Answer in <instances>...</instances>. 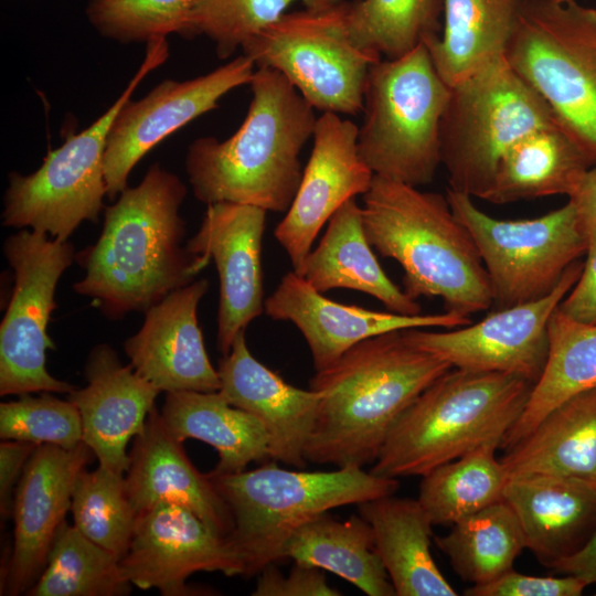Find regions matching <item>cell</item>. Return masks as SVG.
<instances>
[{"label": "cell", "mask_w": 596, "mask_h": 596, "mask_svg": "<svg viewBox=\"0 0 596 596\" xmlns=\"http://www.w3.org/2000/svg\"><path fill=\"white\" fill-rule=\"evenodd\" d=\"M185 195L177 174L152 164L137 187H127L105 207L97 242L75 256L85 275L74 290L118 319L145 312L195 280L202 269L182 246L185 222L180 206Z\"/></svg>", "instance_id": "cell-1"}, {"label": "cell", "mask_w": 596, "mask_h": 596, "mask_svg": "<svg viewBox=\"0 0 596 596\" xmlns=\"http://www.w3.org/2000/svg\"><path fill=\"white\" fill-rule=\"evenodd\" d=\"M453 366L412 344L404 330L365 339L311 377L320 393L307 462L336 468L373 464L403 412Z\"/></svg>", "instance_id": "cell-2"}, {"label": "cell", "mask_w": 596, "mask_h": 596, "mask_svg": "<svg viewBox=\"0 0 596 596\" xmlns=\"http://www.w3.org/2000/svg\"><path fill=\"white\" fill-rule=\"evenodd\" d=\"M247 115L227 139L192 141L185 170L194 196L205 204L235 203L287 212L298 190L300 152L317 117L278 71L256 67Z\"/></svg>", "instance_id": "cell-3"}, {"label": "cell", "mask_w": 596, "mask_h": 596, "mask_svg": "<svg viewBox=\"0 0 596 596\" xmlns=\"http://www.w3.org/2000/svg\"><path fill=\"white\" fill-rule=\"evenodd\" d=\"M361 210L370 245L401 265L411 298L438 297L445 311L464 317L492 307L478 247L446 195L374 175Z\"/></svg>", "instance_id": "cell-4"}, {"label": "cell", "mask_w": 596, "mask_h": 596, "mask_svg": "<svg viewBox=\"0 0 596 596\" xmlns=\"http://www.w3.org/2000/svg\"><path fill=\"white\" fill-rule=\"evenodd\" d=\"M532 387L511 374L451 368L398 417L370 471L389 478L423 477L485 443L501 444Z\"/></svg>", "instance_id": "cell-5"}, {"label": "cell", "mask_w": 596, "mask_h": 596, "mask_svg": "<svg viewBox=\"0 0 596 596\" xmlns=\"http://www.w3.org/2000/svg\"><path fill=\"white\" fill-rule=\"evenodd\" d=\"M207 475L232 514L234 528L227 540L245 577L284 560L290 536L318 515L394 494L400 488L397 478L359 467L306 471L268 462L252 470Z\"/></svg>", "instance_id": "cell-6"}, {"label": "cell", "mask_w": 596, "mask_h": 596, "mask_svg": "<svg viewBox=\"0 0 596 596\" xmlns=\"http://www.w3.org/2000/svg\"><path fill=\"white\" fill-rule=\"evenodd\" d=\"M449 94L425 44L371 66L358 150L374 175L416 188L434 180Z\"/></svg>", "instance_id": "cell-7"}, {"label": "cell", "mask_w": 596, "mask_h": 596, "mask_svg": "<svg viewBox=\"0 0 596 596\" xmlns=\"http://www.w3.org/2000/svg\"><path fill=\"white\" fill-rule=\"evenodd\" d=\"M504 58L596 164V9L521 0Z\"/></svg>", "instance_id": "cell-8"}, {"label": "cell", "mask_w": 596, "mask_h": 596, "mask_svg": "<svg viewBox=\"0 0 596 596\" xmlns=\"http://www.w3.org/2000/svg\"><path fill=\"white\" fill-rule=\"evenodd\" d=\"M555 123L550 106L504 55L451 86L439 130L449 189L483 199L509 147Z\"/></svg>", "instance_id": "cell-9"}, {"label": "cell", "mask_w": 596, "mask_h": 596, "mask_svg": "<svg viewBox=\"0 0 596 596\" xmlns=\"http://www.w3.org/2000/svg\"><path fill=\"white\" fill-rule=\"evenodd\" d=\"M169 56L167 38L147 43L145 58L120 96L91 126L50 150L30 174L9 173L2 224L65 242L84 221L97 222L107 187L104 155L111 125L140 82Z\"/></svg>", "instance_id": "cell-10"}, {"label": "cell", "mask_w": 596, "mask_h": 596, "mask_svg": "<svg viewBox=\"0 0 596 596\" xmlns=\"http://www.w3.org/2000/svg\"><path fill=\"white\" fill-rule=\"evenodd\" d=\"M349 2L285 12L242 46L244 54L256 67L281 73L313 109L356 115L369 71L382 57L352 41Z\"/></svg>", "instance_id": "cell-11"}, {"label": "cell", "mask_w": 596, "mask_h": 596, "mask_svg": "<svg viewBox=\"0 0 596 596\" xmlns=\"http://www.w3.org/2000/svg\"><path fill=\"white\" fill-rule=\"evenodd\" d=\"M446 196L478 247L494 310L544 298L567 267L587 254L588 241L571 201L540 217L504 221L482 212L467 194L448 188Z\"/></svg>", "instance_id": "cell-12"}, {"label": "cell", "mask_w": 596, "mask_h": 596, "mask_svg": "<svg viewBox=\"0 0 596 596\" xmlns=\"http://www.w3.org/2000/svg\"><path fill=\"white\" fill-rule=\"evenodd\" d=\"M3 254L13 288L0 326V395L68 394L75 386L49 373L45 353L55 349L47 324L58 279L75 259L74 247L23 228L4 241Z\"/></svg>", "instance_id": "cell-13"}, {"label": "cell", "mask_w": 596, "mask_h": 596, "mask_svg": "<svg viewBox=\"0 0 596 596\" xmlns=\"http://www.w3.org/2000/svg\"><path fill=\"white\" fill-rule=\"evenodd\" d=\"M584 263L571 264L554 290L542 299L494 310L481 321L457 330H404L415 347L453 368L498 372L538 382L549 355V321L578 280Z\"/></svg>", "instance_id": "cell-14"}, {"label": "cell", "mask_w": 596, "mask_h": 596, "mask_svg": "<svg viewBox=\"0 0 596 596\" xmlns=\"http://www.w3.org/2000/svg\"><path fill=\"white\" fill-rule=\"evenodd\" d=\"M256 65L241 55L214 71L188 81L166 79L118 111L108 134L104 172L107 198L128 185L132 168L161 140L201 115L219 107L232 89L249 84Z\"/></svg>", "instance_id": "cell-15"}, {"label": "cell", "mask_w": 596, "mask_h": 596, "mask_svg": "<svg viewBox=\"0 0 596 596\" xmlns=\"http://www.w3.org/2000/svg\"><path fill=\"white\" fill-rule=\"evenodd\" d=\"M127 579L163 596L200 595L187 585L198 572L242 576L243 567L227 538L191 510L161 503L137 513L127 552L120 558Z\"/></svg>", "instance_id": "cell-16"}, {"label": "cell", "mask_w": 596, "mask_h": 596, "mask_svg": "<svg viewBox=\"0 0 596 596\" xmlns=\"http://www.w3.org/2000/svg\"><path fill=\"white\" fill-rule=\"evenodd\" d=\"M93 456L82 441L71 449L42 444L29 458L14 491L13 543L1 571V595H25L38 581L71 510L75 481Z\"/></svg>", "instance_id": "cell-17"}, {"label": "cell", "mask_w": 596, "mask_h": 596, "mask_svg": "<svg viewBox=\"0 0 596 596\" xmlns=\"http://www.w3.org/2000/svg\"><path fill=\"white\" fill-rule=\"evenodd\" d=\"M359 127L339 114L322 113L296 195L274 235L299 275L318 234L350 199L364 194L374 173L358 150Z\"/></svg>", "instance_id": "cell-18"}, {"label": "cell", "mask_w": 596, "mask_h": 596, "mask_svg": "<svg viewBox=\"0 0 596 596\" xmlns=\"http://www.w3.org/2000/svg\"><path fill=\"white\" fill-rule=\"evenodd\" d=\"M267 211L235 203L209 204L187 248L201 269L214 262L220 279L216 341L227 354L240 331L264 311L262 243Z\"/></svg>", "instance_id": "cell-19"}, {"label": "cell", "mask_w": 596, "mask_h": 596, "mask_svg": "<svg viewBox=\"0 0 596 596\" xmlns=\"http://www.w3.org/2000/svg\"><path fill=\"white\" fill-rule=\"evenodd\" d=\"M264 311L274 320L294 323L305 338L313 368L321 371L356 343L385 332L413 328L453 329L471 323L451 312L406 316L339 304L324 297L294 270L266 298Z\"/></svg>", "instance_id": "cell-20"}, {"label": "cell", "mask_w": 596, "mask_h": 596, "mask_svg": "<svg viewBox=\"0 0 596 596\" xmlns=\"http://www.w3.org/2000/svg\"><path fill=\"white\" fill-rule=\"evenodd\" d=\"M205 278L181 287L145 311L141 328L124 349L132 369L160 392H217L219 372L206 353L196 310Z\"/></svg>", "instance_id": "cell-21"}, {"label": "cell", "mask_w": 596, "mask_h": 596, "mask_svg": "<svg viewBox=\"0 0 596 596\" xmlns=\"http://www.w3.org/2000/svg\"><path fill=\"white\" fill-rule=\"evenodd\" d=\"M86 386L68 393L77 408L83 441L98 466L125 475L129 464L127 446L142 432L161 393L129 365H124L108 344L96 345L85 364Z\"/></svg>", "instance_id": "cell-22"}, {"label": "cell", "mask_w": 596, "mask_h": 596, "mask_svg": "<svg viewBox=\"0 0 596 596\" xmlns=\"http://www.w3.org/2000/svg\"><path fill=\"white\" fill-rule=\"evenodd\" d=\"M220 393L254 415L268 436L269 457L294 468L307 465L305 449L316 419L320 393L288 384L260 363L246 343L245 330L235 337L217 369Z\"/></svg>", "instance_id": "cell-23"}, {"label": "cell", "mask_w": 596, "mask_h": 596, "mask_svg": "<svg viewBox=\"0 0 596 596\" xmlns=\"http://www.w3.org/2000/svg\"><path fill=\"white\" fill-rule=\"evenodd\" d=\"M125 473L129 499L140 512L161 503L194 512L213 531L227 538L234 523L230 509L207 473L188 458L183 443L168 429L153 407L145 428L134 437Z\"/></svg>", "instance_id": "cell-24"}, {"label": "cell", "mask_w": 596, "mask_h": 596, "mask_svg": "<svg viewBox=\"0 0 596 596\" xmlns=\"http://www.w3.org/2000/svg\"><path fill=\"white\" fill-rule=\"evenodd\" d=\"M503 500L522 528L525 547L546 567L581 550L596 531V489L555 475L509 478Z\"/></svg>", "instance_id": "cell-25"}, {"label": "cell", "mask_w": 596, "mask_h": 596, "mask_svg": "<svg viewBox=\"0 0 596 596\" xmlns=\"http://www.w3.org/2000/svg\"><path fill=\"white\" fill-rule=\"evenodd\" d=\"M299 276L322 294L350 289L374 297L392 312L406 316L422 312L421 305L396 286L379 264L366 238L362 210L355 198L330 217Z\"/></svg>", "instance_id": "cell-26"}, {"label": "cell", "mask_w": 596, "mask_h": 596, "mask_svg": "<svg viewBox=\"0 0 596 596\" xmlns=\"http://www.w3.org/2000/svg\"><path fill=\"white\" fill-rule=\"evenodd\" d=\"M504 451L508 479L555 475L596 489V387L558 404Z\"/></svg>", "instance_id": "cell-27"}, {"label": "cell", "mask_w": 596, "mask_h": 596, "mask_svg": "<svg viewBox=\"0 0 596 596\" xmlns=\"http://www.w3.org/2000/svg\"><path fill=\"white\" fill-rule=\"evenodd\" d=\"M396 596H456L430 552L432 526L418 502L394 494L358 504Z\"/></svg>", "instance_id": "cell-28"}, {"label": "cell", "mask_w": 596, "mask_h": 596, "mask_svg": "<svg viewBox=\"0 0 596 596\" xmlns=\"http://www.w3.org/2000/svg\"><path fill=\"white\" fill-rule=\"evenodd\" d=\"M594 166L576 138L561 124L538 128L502 155L482 200L505 204L577 190Z\"/></svg>", "instance_id": "cell-29"}, {"label": "cell", "mask_w": 596, "mask_h": 596, "mask_svg": "<svg viewBox=\"0 0 596 596\" xmlns=\"http://www.w3.org/2000/svg\"><path fill=\"white\" fill-rule=\"evenodd\" d=\"M170 433L211 445L219 454L213 473H234L251 462L270 459L268 436L254 415L233 406L217 392L166 393L160 412Z\"/></svg>", "instance_id": "cell-30"}, {"label": "cell", "mask_w": 596, "mask_h": 596, "mask_svg": "<svg viewBox=\"0 0 596 596\" xmlns=\"http://www.w3.org/2000/svg\"><path fill=\"white\" fill-rule=\"evenodd\" d=\"M521 0H444L440 36L425 43L451 87L504 55Z\"/></svg>", "instance_id": "cell-31"}, {"label": "cell", "mask_w": 596, "mask_h": 596, "mask_svg": "<svg viewBox=\"0 0 596 596\" xmlns=\"http://www.w3.org/2000/svg\"><path fill=\"white\" fill-rule=\"evenodd\" d=\"M283 557L336 574L369 596L396 595L376 552L373 530L361 515L344 521L328 512L318 515L295 531Z\"/></svg>", "instance_id": "cell-32"}, {"label": "cell", "mask_w": 596, "mask_h": 596, "mask_svg": "<svg viewBox=\"0 0 596 596\" xmlns=\"http://www.w3.org/2000/svg\"><path fill=\"white\" fill-rule=\"evenodd\" d=\"M549 355L523 413L503 437L508 449L526 436L554 407L596 387V324L571 319L557 308L549 321Z\"/></svg>", "instance_id": "cell-33"}, {"label": "cell", "mask_w": 596, "mask_h": 596, "mask_svg": "<svg viewBox=\"0 0 596 596\" xmlns=\"http://www.w3.org/2000/svg\"><path fill=\"white\" fill-rule=\"evenodd\" d=\"M499 446L485 443L422 477L417 500L433 525L455 524L503 499L508 477L496 457Z\"/></svg>", "instance_id": "cell-34"}, {"label": "cell", "mask_w": 596, "mask_h": 596, "mask_svg": "<svg viewBox=\"0 0 596 596\" xmlns=\"http://www.w3.org/2000/svg\"><path fill=\"white\" fill-rule=\"evenodd\" d=\"M435 543L457 575L472 585L487 583L512 570L525 549L520 522L502 499L453 524Z\"/></svg>", "instance_id": "cell-35"}, {"label": "cell", "mask_w": 596, "mask_h": 596, "mask_svg": "<svg viewBox=\"0 0 596 596\" xmlns=\"http://www.w3.org/2000/svg\"><path fill=\"white\" fill-rule=\"evenodd\" d=\"M132 584L120 560L64 521L53 541L44 570L29 596H125Z\"/></svg>", "instance_id": "cell-36"}, {"label": "cell", "mask_w": 596, "mask_h": 596, "mask_svg": "<svg viewBox=\"0 0 596 596\" xmlns=\"http://www.w3.org/2000/svg\"><path fill=\"white\" fill-rule=\"evenodd\" d=\"M444 0H353L348 26L361 49L394 60L440 36Z\"/></svg>", "instance_id": "cell-37"}, {"label": "cell", "mask_w": 596, "mask_h": 596, "mask_svg": "<svg viewBox=\"0 0 596 596\" xmlns=\"http://www.w3.org/2000/svg\"><path fill=\"white\" fill-rule=\"evenodd\" d=\"M74 525L119 560L128 550L137 512L129 499L125 475L100 466L83 469L73 488Z\"/></svg>", "instance_id": "cell-38"}, {"label": "cell", "mask_w": 596, "mask_h": 596, "mask_svg": "<svg viewBox=\"0 0 596 596\" xmlns=\"http://www.w3.org/2000/svg\"><path fill=\"white\" fill-rule=\"evenodd\" d=\"M297 1L311 7L337 0H194L187 38L206 35L215 44L217 56L228 58Z\"/></svg>", "instance_id": "cell-39"}, {"label": "cell", "mask_w": 596, "mask_h": 596, "mask_svg": "<svg viewBox=\"0 0 596 596\" xmlns=\"http://www.w3.org/2000/svg\"><path fill=\"white\" fill-rule=\"evenodd\" d=\"M194 0H89L86 17L104 38L148 43L177 33L187 38Z\"/></svg>", "instance_id": "cell-40"}, {"label": "cell", "mask_w": 596, "mask_h": 596, "mask_svg": "<svg viewBox=\"0 0 596 596\" xmlns=\"http://www.w3.org/2000/svg\"><path fill=\"white\" fill-rule=\"evenodd\" d=\"M19 395L0 404V437L38 445L49 444L75 448L83 441L81 415L70 400L50 392Z\"/></svg>", "instance_id": "cell-41"}, {"label": "cell", "mask_w": 596, "mask_h": 596, "mask_svg": "<svg viewBox=\"0 0 596 596\" xmlns=\"http://www.w3.org/2000/svg\"><path fill=\"white\" fill-rule=\"evenodd\" d=\"M587 585L579 578L524 575L513 568L483 584L468 587V596H579Z\"/></svg>", "instance_id": "cell-42"}, {"label": "cell", "mask_w": 596, "mask_h": 596, "mask_svg": "<svg viewBox=\"0 0 596 596\" xmlns=\"http://www.w3.org/2000/svg\"><path fill=\"white\" fill-rule=\"evenodd\" d=\"M254 596H340L341 593L331 587L324 571L295 562L287 575L283 574L275 563L267 565L258 573Z\"/></svg>", "instance_id": "cell-43"}, {"label": "cell", "mask_w": 596, "mask_h": 596, "mask_svg": "<svg viewBox=\"0 0 596 596\" xmlns=\"http://www.w3.org/2000/svg\"><path fill=\"white\" fill-rule=\"evenodd\" d=\"M38 444L22 440H2L0 444V512L2 519L11 517L14 491L23 469Z\"/></svg>", "instance_id": "cell-44"}, {"label": "cell", "mask_w": 596, "mask_h": 596, "mask_svg": "<svg viewBox=\"0 0 596 596\" xmlns=\"http://www.w3.org/2000/svg\"><path fill=\"white\" fill-rule=\"evenodd\" d=\"M586 255L578 280L557 309L571 319L596 324V245Z\"/></svg>", "instance_id": "cell-45"}, {"label": "cell", "mask_w": 596, "mask_h": 596, "mask_svg": "<svg viewBox=\"0 0 596 596\" xmlns=\"http://www.w3.org/2000/svg\"><path fill=\"white\" fill-rule=\"evenodd\" d=\"M577 211L582 228L588 241L587 253L596 245V166L589 168L577 190L568 198Z\"/></svg>", "instance_id": "cell-46"}, {"label": "cell", "mask_w": 596, "mask_h": 596, "mask_svg": "<svg viewBox=\"0 0 596 596\" xmlns=\"http://www.w3.org/2000/svg\"><path fill=\"white\" fill-rule=\"evenodd\" d=\"M553 568L582 579L587 586L596 584V531L581 550L560 561Z\"/></svg>", "instance_id": "cell-47"}]
</instances>
